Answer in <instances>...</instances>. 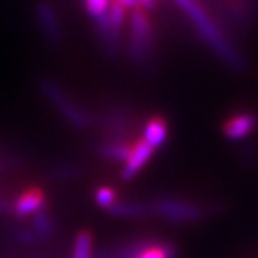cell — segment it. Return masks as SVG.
I'll use <instances>...</instances> for the list:
<instances>
[{"mask_svg": "<svg viewBox=\"0 0 258 258\" xmlns=\"http://www.w3.org/2000/svg\"><path fill=\"white\" fill-rule=\"evenodd\" d=\"M174 2L191 18L194 25L201 32L205 42L215 50V53L228 64L238 68L241 63L240 56L237 55V52L227 42L221 30L214 23V20L210 18V15L205 12L203 6L197 0H174Z\"/></svg>", "mask_w": 258, "mask_h": 258, "instance_id": "obj_1", "label": "cell"}, {"mask_svg": "<svg viewBox=\"0 0 258 258\" xmlns=\"http://www.w3.org/2000/svg\"><path fill=\"white\" fill-rule=\"evenodd\" d=\"M149 210L152 214L164 218L166 221L178 222V224L200 221L210 212V210L201 204L184 198H176V197L158 198L149 205Z\"/></svg>", "mask_w": 258, "mask_h": 258, "instance_id": "obj_2", "label": "cell"}, {"mask_svg": "<svg viewBox=\"0 0 258 258\" xmlns=\"http://www.w3.org/2000/svg\"><path fill=\"white\" fill-rule=\"evenodd\" d=\"M154 45V29L147 10H132L129 18V56L137 63H145Z\"/></svg>", "mask_w": 258, "mask_h": 258, "instance_id": "obj_3", "label": "cell"}, {"mask_svg": "<svg viewBox=\"0 0 258 258\" xmlns=\"http://www.w3.org/2000/svg\"><path fill=\"white\" fill-rule=\"evenodd\" d=\"M40 91L72 126L82 129L89 125L88 113L83 111L82 108L64 92L62 86L55 82L53 79L42 78L40 79Z\"/></svg>", "mask_w": 258, "mask_h": 258, "instance_id": "obj_4", "label": "cell"}, {"mask_svg": "<svg viewBox=\"0 0 258 258\" xmlns=\"http://www.w3.org/2000/svg\"><path fill=\"white\" fill-rule=\"evenodd\" d=\"M258 118L249 111H241L231 115L222 125V132L230 141H242L257 129Z\"/></svg>", "mask_w": 258, "mask_h": 258, "instance_id": "obj_5", "label": "cell"}, {"mask_svg": "<svg viewBox=\"0 0 258 258\" xmlns=\"http://www.w3.org/2000/svg\"><path fill=\"white\" fill-rule=\"evenodd\" d=\"M154 152H155V148L151 147L147 141H144L142 138L138 139L134 144L128 159L123 162V168L120 171V178L123 181H129V179L135 178V175H138L141 169L147 165L148 161L152 158Z\"/></svg>", "mask_w": 258, "mask_h": 258, "instance_id": "obj_6", "label": "cell"}, {"mask_svg": "<svg viewBox=\"0 0 258 258\" xmlns=\"http://www.w3.org/2000/svg\"><path fill=\"white\" fill-rule=\"evenodd\" d=\"M35 13L45 37L52 43H59L62 40V28L53 5H50L46 0H42L36 5Z\"/></svg>", "mask_w": 258, "mask_h": 258, "instance_id": "obj_7", "label": "cell"}, {"mask_svg": "<svg viewBox=\"0 0 258 258\" xmlns=\"http://www.w3.org/2000/svg\"><path fill=\"white\" fill-rule=\"evenodd\" d=\"M46 201L45 195L39 188H30L22 194L15 203V214L19 218L35 215L37 212L45 211Z\"/></svg>", "mask_w": 258, "mask_h": 258, "instance_id": "obj_8", "label": "cell"}, {"mask_svg": "<svg viewBox=\"0 0 258 258\" xmlns=\"http://www.w3.org/2000/svg\"><path fill=\"white\" fill-rule=\"evenodd\" d=\"M128 258H176V248L168 242L148 241L134 247Z\"/></svg>", "mask_w": 258, "mask_h": 258, "instance_id": "obj_9", "label": "cell"}, {"mask_svg": "<svg viewBox=\"0 0 258 258\" xmlns=\"http://www.w3.org/2000/svg\"><path fill=\"white\" fill-rule=\"evenodd\" d=\"M142 139L155 149L162 147L168 139V123L162 116H152L145 122Z\"/></svg>", "mask_w": 258, "mask_h": 258, "instance_id": "obj_10", "label": "cell"}, {"mask_svg": "<svg viewBox=\"0 0 258 258\" xmlns=\"http://www.w3.org/2000/svg\"><path fill=\"white\" fill-rule=\"evenodd\" d=\"M134 144H129L125 141H115V142H105L99 147L101 157L106 158L115 162H125L131 155Z\"/></svg>", "mask_w": 258, "mask_h": 258, "instance_id": "obj_11", "label": "cell"}, {"mask_svg": "<svg viewBox=\"0 0 258 258\" xmlns=\"http://www.w3.org/2000/svg\"><path fill=\"white\" fill-rule=\"evenodd\" d=\"M109 212L115 217L120 218H142L148 215L151 210L149 205H144L141 203H132V201H116L109 208Z\"/></svg>", "mask_w": 258, "mask_h": 258, "instance_id": "obj_12", "label": "cell"}, {"mask_svg": "<svg viewBox=\"0 0 258 258\" xmlns=\"http://www.w3.org/2000/svg\"><path fill=\"white\" fill-rule=\"evenodd\" d=\"M74 258H92V237L88 231H81L74 244Z\"/></svg>", "mask_w": 258, "mask_h": 258, "instance_id": "obj_13", "label": "cell"}, {"mask_svg": "<svg viewBox=\"0 0 258 258\" xmlns=\"http://www.w3.org/2000/svg\"><path fill=\"white\" fill-rule=\"evenodd\" d=\"M32 225H33V231L39 238L42 237H49L52 232H53V227H52V221L49 218L45 211L37 212L33 215V220H32Z\"/></svg>", "mask_w": 258, "mask_h": 258, "instance_id": "obj_14", "label": "cell"}, {"mask_svg": "<svg viewBox=\"0 0 258 258\" xmlns=\"http://www.w3.org/2000/svg\"><path fill=\"white\" fill-rule=\"evenodd\" d=\"M95 201L101 208L109 210L116 203V194L111 186H99L95 192Z\"/></svg>", "mask_w": 258, "mask_h": 258, "instance_id": "obj_15", "label": "cell"}, {"mask_svg": "<svg viewBox=\"0 0 258 258\" xmlns=\"http://www.w3.org/2000/svg\"><path fill=\"white\" fill-rule=\"evenodd\" d=\"M85 2V8L86 12L92 16V19H98L103 16L108 9L111 2L109 0H83Z\"/></svg>", "mask_w": 258, "mask_h": 258, "instance_id": "obj_16", "label": "cell"}, {"mask_svg": "<svg viewBox=\"0 0 258 258\" xmlns=\"http://www.w3.org/2000/svg\"><path fill=\"white\" fill-rule=\"evenodd\" d=\"M19 237H20V240L23 241V242H26V244H33V242H36L39 240V237L35 234V231H20Z\"/></svg>", "mask_w": 258, "mask_h": 258, "instance_id": "obj_17", "label": "cell"}, {"mask_svg": "<svg viewBox=\"0 0 258 258\" xmlns=\"http://www.w3.org/2000/svg\"><path fill=\"white\" fill-rule=\"evenodd\" d=\"M112 2H116V3H119L122 5L125 9H139L141 6H139V2L138 0H112Z\"/></svg>", "mask_w": 258, "mask_h": 258, "instance_id": "obj_18", "label": "cell"}, {"mask_svg": "<svg viewBox=\"0 0 258 258\" xmlns=\"http://www.w3.org/2000/svg\"><path fill=\"white\" fill-rule=\"evenodd\" d=\"M141 9L151 10L155 8V0H138Z\"/></svg>", "mask_w": 258, "mask_h": 258, "instance_id": "obj_19", "label": "cell"}]
</instances>
